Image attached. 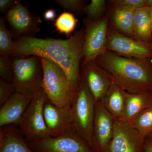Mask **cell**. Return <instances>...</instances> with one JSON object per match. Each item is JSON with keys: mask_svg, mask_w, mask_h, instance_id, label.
Instances as JSON below:
<instances>
[{"mask_svg": "<svg viewBox=\"0 0 152 152\" xmlns=\"http://www.w3.org/2000/svg\"><path fill=\"white\" fill-rule=\"evenodd\" d=\"M18 1L13 0H1L0 1V10L2 13H7V11L10 10Z\"/></svg>", "mask_w": 152, "mask_h": 152, "instance_id": "29", "label": "cell"}, {"mask_svg": "<svg viewBox=\"0 0 152 152\" xmlns=\"http://www.w3.org/2000/svg\"><path fill=\"white\" fill-rule=\"evenodd\" d=\"M40 58L43 71L42 89L48 100L60 107L72 108V96L64 72L50 60Z\"/></svg>", "mask_w": 152, "mask_h": 152, "instance_id": "4", "label": "cell"}, {"mask_svg": "<svg viewBox=\"0 0 152 152\" xmlns=\"http://www.w3.org/2000/svg\"><path fill=\"white\" fill-rule=\"evenodd\" d=\"M47 100L45 92L41 90L33 97L24 113L18 129L27 142L50 137L44 116Z\"/></svg>", "mask_w": 152, "mask_h": 152, "instance_id": "6", "label": "cell"}, {"mask_svg": "<svg viewBox=\"0 0 152 152\" xmlns=\"http://www.w3.org/2000/svg\"><path fill=\"white\" fill-rule=\"evenodd\" d=\"M34 152H95L74 130L62 135L27 142Z\"/></svg>", "mask_w": 152, "mask_h": 152, "instance_id": "7", "label": "cell"}, {"mask_svg": "<svg viewBox=\"0 0 152 152\" xmlns=\"http://www.w3.org/2000/svg\"><path fill=\"white\" fill-rule=\"evenodd\" d=\"M151 106L152 92L127 93L121 120L131 123L136 116Z\"/></svg>", "mask_w": 152, "mask_h": 152, "instance_id": "17", "label": "cell"}, {"mask_svg": "<svg viewBox=\"0 0 152 152\" xmlns=\"http://www.w3.org/2000/svg\"></svg>", "mask_w": 152, "mask_h": 152, "instance_id": "34", "label": "cell"}, {"mask_svg": "<svg viewBox=\"0 0 152 152\" xmlns=\"http://www.w3.org/2000/svg\"><path fill=\"white\" fill-rule=\"evenodd\" d=\"M0 152H34L18 128L9 125L0 129Z\"/></svg>", "mask_w": 152, "mask_h": 152, "instance_id": "16", "label": "cell"}, {"mask_svg": "<svg viewBox=\"0 0 152 152\" xmlns=\"http://www.w3.org/2000/svg\"><path fill=\"white\" fill-rule=\"evenodd\" d=\"M11 32L7 28L5 19H0V54L1 56H10L14 41Z\"/></svg>", "mask_w": 152, "mask_h": 152, "instance_id": "23", "label": "cell"}, {"mask_svg": "<svg viewBox=\"0 0 152 152\" xmlns=\"http://www.w3.org/2000/svg\"><path fill=\"white\" fill-rule=\"evenodd\" d=\"M44 116L51 137L62 135L73 130L71 108L60 107L47 100L44 106Z\"/></svg>", "mask_w": 152, "mask_h": 152, "instance_id": "14", "label": "cell"}, {"mask_svg": "<svg viewBox=\"0 0 152 152\" xmlns=\"http://www.w3.org/2000/svg\"><path fill=\"white\" fill-rule=\"evenodd\" d=\"M5 19L8 23L12 37L17 39L21 37H34L39 32L40 18L32 13L20 1L9 10Z\"/></svg>", "mask_w": 152, "mask_h": 152, "instance_id": "11", "label": "cell"}, {"mask_svg": "<svg viewBox=\"0 0 152 152\" xmlns=\"http://www.w3.org/2000/svg\"><path fill=\"white\" fill-rule=\"evenodd\" d=\"M110 1L114 8L135 10L145 6L147 0H114Z\"/></svg>", "mask_w": 152, "mask_h": 152, "instance_id": "28", "label": "cell"}, {"mask_svg": "<svg viewBox=\"0 0 152 152\" xmlns=\"http://www.w3.org/2000/svg\"><path fill=\"white\" fill-rule=\"evenodd\" d=\"M108 25L109 19L107 16L94 21H87L83 48V64L94 61L98 57L107 51Z\"/></svg>", "mask_w": 152, "mask_h": 152, "instance_id": "8", "label": "cell"}, {"mask_svg": "<svg viewBox=\"0 0 152 152\" xmlns=\"http://www.w3.org/2000/svg\"><path fill=\"white\" fill-rule=\"evenodd\" d=\"M32 97L16 92L0 109V127L18 126Z\"/></svg>", "mask_w": 152, "mask_h": 152, "instance_id": "15", "label": "cell"}, {"mask_svg": "<svg viewBox=\"0 0 152 152\" xmlns=\"http://www.w3.org/2000/svg\"><path fill=\"white\" fill-rule=\"evenodd\" d=\"M151 7L144 6L134 12L133 38L148 43H152L151 23Z\"/></svg>", "mask_w": 152, "mask_h": 152, "instance_id": "19", "label": "cell"}, {"mask_svg": "<svg viewBox=\"0 0 152 152\" xmlns=\"http://www.w3.org/2000/svg\"><path fill=\"white\" fill-rule=\"evenodd\" d=\"M60 7L76 13H81L86 11V5L84 1L80 0H56L55 1Z\"/></svg>", "mask_w": 152, "mask_h": 152, "instance_id": "26", "label": "cell"}, {"mask_svg": "<svg viewBox=\"0 0 152 152\" xmlns=\"http://www.w3.org/2000/svg\"><path fill=\"white\" fill-rule=\"evenodd\" d=\"M144 152H152V140L148 138L145 142Z\"/></svg>", "mask_w": 152, "mask_h": 152, "instance_id": "31", "label": "cell"}, {"mask_svg": "<svg viewBox=\"0 0 152 152\" xmlns=\"http://www.w3.org/2000/svg\"><path fill=\"white\" fill-rule=\"evenodd\" d=\"M107 51L128 58L142 60H152V43L125 35L109 28L107 33Z\"/></svg>", "mask_w": 152, "mask_h": 152, "instance_id": "9", "label": "cell"}, {"mask_svg": "<svg viewBox=\"0 0 152 152\" xmlns=\"http://www.w3.org/2000/svg\"><path fill=\"white\" fill-rule=\"evenodd\" d=\"M56 16V13L53 9H49L47 10L44 14V18L48 21L54 20Z\"/></svg>", "mask_w": 152, "mask_h": 152, "instance_id": "30", "label": "cell"}, {"mask_svg": "<svg viewBox=\"0 0 152 152\" xmlns=\"http://www.w3.org/2000/svg\"><path fill=\"white\" fill-rule=\"evenodd\" d=\"M127 92L113 81L101 101L115 119H121L124 109Z\"/></svg>", "mask_w": 152, "mask_h": 152, "instance_id": "18", "label": "cell"}, {"mask_svg": "<svg viewBox=\"0 0 152 152\" xmlns=\"http://www.w3.org/2000/svg\"><path fill=\"white\" fill-rule=\"evenodd\" d=\"M145 140L130 123L115 119L113 137L107 152H144Z\"/></svg>", "mask_w": 152, "mask_h": 152, "instance_id": "10", "label": "cell"}, {"mask_svg": "<svg viewBox=\"0 0 152 152\" xmlns=\"http://www.w3.org/2000/svg\"><path fill=\"white\" fill-rule=\"evenodd\" d=\"M16 92L13 82L0 80V106H1Z\"/></svg>", "mask_w": 152, "mask_h": 152, "instance_id": "27", "label": "cell"}, {"mask_svg": "<svg viewBox=\"0 0 152 152\" xmlns=\"http://www.w3.org/2000/svg\"><path fill=\"white\" fill-rule=\"evenodd\" d=\"M135 10L114 8L112 21L116 31L133 38V22Z\"/></svg>", "mask_w": 152, "mask_h": 152, "instance_id": "20", "label": "cell"}, {"mask_svg": "<svg viewBox=\"0 0 152 152\" xmlns=\"http://www.w3.org/2000/svg\"><path fill=\"white\" fill-rule=\"evenodd\" d=\"M130 124L141 137L146 140L152 134V106L140 113Z\"/></svg>", "mask_w": 152, "mask_h": 152, "instance_id": "21", "label": "cell"}, {"mask_svg": "<svg viewBox=\"0 0 152 152\" xmlns=\"http://www.w3.org/2000/svg\"><path fill=\"white\" fill-rule=\"evenodd\" d=\"M85 35V29L82 28L66 39L21 37L14 41L10 56L15 58L36 56L54 63L67 77L73 102L81 80L80 65Z\"/></svg>", "mask_w": 152, "mask_h": 152, "instance_id": "1", "label": "cell"}, {"mask_svg": "<svg viewBox=\"0 0 152 152\" xmlns=\"http://www.w3.org/2000/svg\"><path fill=\"white\" fill-rule=\"evenodd\" d=\"M80 76L96 103L102 100L113 83L110 75L94 61L83 64Z\"/></svg>", "mask_w": 152, "mask_h": 152, "instance_id": "13", "label": "cell"}, {"mask_svg": "<svg viewBox=\"0 0 152 152\" xmlns=\"http://www.w3.org/2000/svg\"><path fill=\"white\" fill-rule=\"evenodd\" d=\"M0 76L5 80L13 82L12 61L9 56H0Z\"/></svg>", "mask_w": 152, "mask_h": 152, "instance_id": "25", "label": "cell"}, {"mask_svg": "<svg viewBox=\"0 0 152 152\" xmlns=\"http://www.w3.org/2000/svg\"><path fill=\"white\" fill-rule=\"evenodd\" d=\"M106 6L105 0H92L91 3L86 7L85 12L88 16V20L94 21L101 18Z\"/></svg>", "mask_w": 152, "mask_h": 152, "instance_id": "24", "label": "cell"}, {"mask_svg": "<svg viewBox=\"0 0 152 152\" xmlns=\"http://www.w3.org/2000/svg\"><path fill=\"white\" fill-rule=\"evenodd\" d=\"M94 100L81 80L72 104V129L91 146L95 115Z\"/></svg>", "mask_w": 152, "mask_h": 152, "instance_id": "5", "label": "cell"}, {"mask_svg": "<svg viewBox=\"0 0 152 152\" xmlns=\"http://www.w3.org/2000/svg\"><path fill=\"white\" fill-rule=\"evenodd\" d=\"M77 23L75 17L72 14L64 12L56 20L54 26L59 32L68 36L75 30Z\"/></svg>", "mask_w": 152, "mask_h": 152, "instance_id": "22", "label": "cell"}, {"mask_svg": "<svg viewBox=\"0 0 152 152\" xmlns=\"http://www.w3.org/2000/svg\"><path fill=\"white\" fill-rule=\"evenodd\" d=\"M13 83L16 92L33 97L42 89L43 71L40 57L29 56L12 60Z\"/></svg>", "mask_w": 152, "mask_h": 152, "instance_id": "3", "label": "cell"}, {"mask_svg": "<svg viewBox=\"0 0 152 152\" xmlns=\"http://www.w3.org/2000/svg\"><path fill=\"white\" fill-rule=\"evenodd\" d=\"M148 138L151 139V140H152V134H151L148 137Z\"/></svg>", "mask_w": 152, "mask_h": 152, "instance_id": "33", "label": "cell"}, {"mask_svg": "<svg viewBox=\"0 0 152 152\" xmlns=\"http://www.w3.org/2000/svg\"><path fill=\"white\" fill-rule=\"evenodd\" d=\"M94 62L110 75L115 83L127 92H152L151 60L128 58L107 51Z\"/></svg>", "mask_w": 152, "mask_h": 152, "instance_id": "2", "label": "cell"}, {"mask_svg": "<svg viewBox=\"0 0 152 152\" xmlns=\"http://www.w3.org/2000/svg\"><path fill=\"white\" fill-rule=\"evenodd\" d=\"M114 118L101 102L95 104L91 148L95 152H107L113 133Z\"/></svg>", "mask_w": 152, "mask_h": 152, "instance_id": "12", "label": "cell"}, {"mask_svg": "<svg viewBox=\"0 0 152 152\" xmlns=\"http://www.w3.org/2000/svg\"><path fill=\"white\" fill-rule=\"evenodd\" d=\"M151 30L152 31V7L151 9Z\"/></svg>", "mask_w": 152, "mask_h": 152, "instance_id": "32", "label": "cell"}]
</instances>
